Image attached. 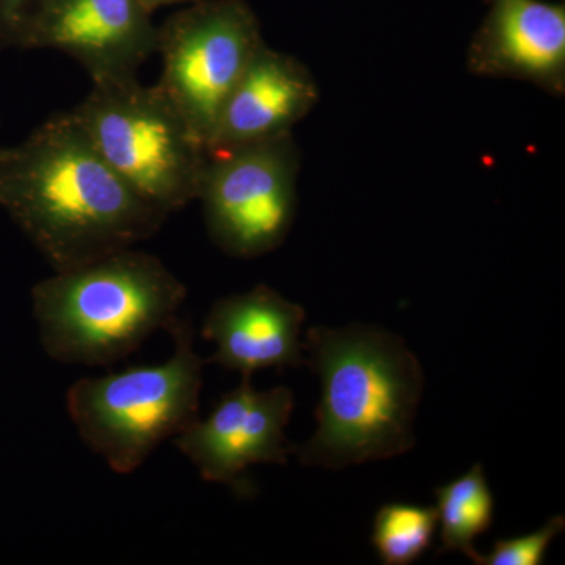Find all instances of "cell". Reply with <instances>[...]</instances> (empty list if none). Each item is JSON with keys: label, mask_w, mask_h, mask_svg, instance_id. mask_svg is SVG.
Masks as SVG:
<instances>
[{"label": "cell", "mask_w": 565, "mask_h": 565, "mask_svg": "<svg viewBox=\"0 0 565 565\" xmlns=\"http://www.w3.org/2000/svg\"><path fill=\"white\" fill-rule=\"evenodd\" d=\"M32 3L33 0H0V52L14 50L22 21Z\"/></svg>", "instance_id": "16"}, {"label": "cell", "mask_w": 565, "mask_h": 565, "mask_svg": "<svg viewBox=\"0 0 565 565\" xmlns=\"http://www.w3.org/2000/svg\"><path fill=\"white\" fill-rule=\"evenodd\" d=\"M158 46V25L139 0H33L14 50L74 58L93 84L137 77Z\"/></svg>", "instance_id": "8"}, {"label": "cell", "mask_w": 565, "mask_h": 565, "mask_svg": "<svg viewBox=\"0 0 565 565\" xmlns=\"http://www.w3.org/2000/svg\"><path fill=\"white\" fill-rule=\"evenodd\" d=\"M71 114L104 161L154 210L170 215L195 202L210 154L158 85L137 77L99 82Z\"/></svg>", "instance_id": "5"}, {"label": "cell", "mask_w": 565, "mask_h": 565, "mask_svg": "<svg viewBox=\"0 0 565 565\" xmlns=\"http://www.w3.org/2000/svg\"><path fill=\"white\" fill-rule=\"evenodd\" d=\"M188 289L151 253L125 248L32 289L44 352L55 362L110 366L180 321Z\"/></svg>", "instance_id": "3"}, {"label": "cell", "mask_w": 565, "mask_h": 565, "mask_svg": "<svg viewBox=\"0 0 565 565\" xmlns=\"http://www.w3.org/2000/svg\"><path fill=\"white\" fill-rule=\"evenodd\" d=\"M565 530L563 515L553 516L541 530L514 539L494 542L489 555H481L479 565H541L550 544Z\"/></svg>", "instance_id": "15"}, {"label": "cell", "mask_w": 565, "mask_h": 565, "mask_svg": "<svg viewBox=\"0 0 565 565\" xmlns=\"http://www.w3.org/2000/svg\"><path fill=\"white\" fill-rule=\"evenodd\" d=\"M440 525V553L460 552L479 565L475 541L493 523L494 500L486 470L476 463L460 478L435 489Z\"/></svg>", "instance_id": "13"}, {"label": "cell", "mask_w": 565, "mask_h": 565, "mask_svg": "<svg viewBox=\"0 0 565 565\" xmlns=\"http://www.w3.org/2000/svg\"><path fill=\"white\" fill-rule=\"evenodd\" d=\"M471 74L565 95V9L544 0H490L467 51Z\"/></svg>", "instance_id": "10"}, {"label": "cell", "mask_w": 565, "mask_h": 565, "mask_svg": "<svg viewBox=\"0 0 565 565\" xmlns=\"http://www.w3.org/2000/svg\"><path fill=\"white\" fill-rule=\"evenodd\" d=\"M141 6H143V9L147 11H150L152 14V11L162 9V7L166 6H173V3H182V2H199V0H139Z\"/></svg>", "instance_id": "17"}, {"label": "cell", "mask_w": 565, "mask_h": 565, "mask_svg": "<svg viewBox=\"0 0 565 565\" xmlns=\"http://www.w3.org/2000/svg\"><path fill=\"white\" fill-rule=\"evenodd\" d=\"M300 161L292 132L210 156L196 200L212 243L241 259L277 250L296 221Z\"/></svg>", "instance_id": "7"}, {"label": "cell", "mask_w": 565, "mask_h": 565, "mask_svg": "<svg viewBox=\"0 0 565 565\" xmlns=\"http://www.w3.org/2000/svg\"><path fill=\"white\" fill-rule=\"evenodd\" d=\"M0 207L55 273L132 248L169 217L104 161L71 110L0 148Z\"/></svg>", "instance_id": "1"}, {"label": "cell", "mask_w": 565, "mask_h": 565, "mask_svg": "<svg viewBox=\"0 0 565 565\" xmlns=\"http://www.w3.org/2000/svg\"><path fill=\"white\" fill-rule=\"evenodd\" d=\"M266 43L245 0H199L158 28V87L210 147L223 104L256 51Z\"/></svg>", "instance_id": "6"}, {"label": "cell", "mask_w": 565, "mask_h": 565, "mask_svg": "<svg viewBox=\"0 0 565 565\" xmlns=\"http://www.w3.org/2000/svg\"><path fill=\"white\" fill-rule=\"evenodd\" d=\"M294 408V394L285 386L258 392L252 377L226 393L206 419H196L177 435L174 445L207 482L233 487L247 494L244 476L252 465L286 463L285 427Z\"/></svg>", "instance_id": "9"}, {"label": "cell", "mask_w": 565, "mask_h": 565, "mask_svg": "<svg viewBox=\"0 0 565 565\" xmlns=\"http://www.w3.org/2000/svg\"><path fill=\"white\" fill-rule=\"evenodd\" d=\"M437 509L392 503L374 516L371 542L385 565H411L433 546Z\"/></svg>", "instance_id": "14"}, {"label": "cell", "mask_w": 565, "mask_h": 565, "mask_svg": "<svg viewBox=\"0 0 565 565\" xmlns=\"http://www.w3.org/2000/svg\"><path fill=\"white\" fill-rule=\"evenodd\" d=\"M318 102L319 87L310 68L264 43L223 104L207 154L291 134Z\"/></svg>", "instance_id": "11"}, {"label": "cell", "mask_w": 565, "mask_h": 565, "mask_svg": "<svg viewBox=\"0 0 565 565\" xmlns=\"http://www.w3.org/2000/svg\"><path fill=\"white\" fill-rule=\"evenodd\" d=\"M169 333L174 351L167 362L79 379L66 393L81 440L114 473H134L162 441L199 419L204 360L189 322L180 319Z\"/></svg>", "instance_id": "4"}, {"label": "cell", "mask_w": 565, "mask_h": 565, "mask_svg": "<svg viewBox=\"0 0 565 565\" xmlns=\"http://www.w3.org/2000/svg\"><path fill=\"white\" fill-rule=\"evenodd\" d=\"M303 348L321 379L318 429L289 452L303 465L341 470L412 449L424 377L399 337L364 323L313 327Z\"/></svg>", "instance_id": "2"}, {"label": "cell", "mask_w": 565, "mask_h": 565, "mask_svg": "<svg viewBox=\"0 0 565 565\" xmlns=\"http://www.w3.org/2000/svg\"><path fill=\"white\" fill-rule=\"evenodd\" d=\"M305 310L266 285L222 297L203 322L202 337L215 344L204 363L247 377L258 371L307 364L300 341Z\"/></svg>", "instance_id": "12"}]
</instances>
